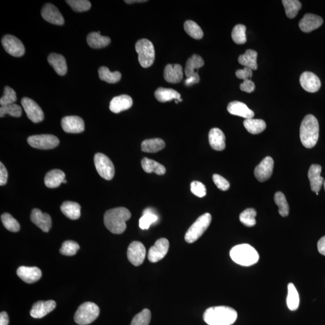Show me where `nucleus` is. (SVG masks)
<instances>
[{
    "mask_svg": "<svg viewBox=\"0 0 325 325\" xmlns=\"http://www.w3.org/2000/svg\"><path fill=\"white\" fill-rule=\"evenodd\" d=\"M203 318L208 325H232L237 320V313L230 307H213L204 312Z\"/></svg>",
    "mask_w": 325,
    "mask_h": 325,
    "instance_id": "nucleus-1",
    "label": "nucleus"
},
{
    "mask_svg": "<svg viewBox=\"0 0 325 325\" xmlns=\"http://www.w3.org/2000/svg\"><path fill=\"white\" fill-rule=\"evenodd\" d=\"M131 216L130 211L126 208L111 209L106 211L104 214L105 226L111 233L121 234L126 230V222L130 220Z\"/></svg>",
    "mask_w": 325,
    "mask_h": 325,
    "instance_id": "nucleus-2",
    "label": "nucleus"
},
{
    "mask_svg": "<svg viewBox=\"0 0 325 325\" xmlns=\"http://www.w3.org/2000/svg\"><path fill=\"white\" fill-rule=\"evenodd\" d=\"M319 136V125L316 117L308 115L302 121L300 127V139L302 145L307 149L316 146Z\"/></svg>",
    "mask_w": 325,
    "mask_h": 325,
    "instance_id": "nucleus-3",
    "label": "nucleus"
},
{
    "mask_svg": "<svg viewBox=\"0 0 325 325\" xmlns=\"http://www.w3.org/2000/svg\"><path fill=\"white\" fill-rule=\"evenodd\" d=\"M230 255L233 262L240 266L249 267L258 263V252L249 244H240L230 250Z\"/></svg>",
    "mask_w": 325,
    "mask_h": 325,
    "instance_id": "nucleus-4",
    "label": "nucleus"
},
{
    "mask_svg": "<svg viewBox=\"0 0 325 325\" xmlns=\"http://www.w3.org/2000/svg\"><path fill=\"white\" fill-rule=\"evenodd\" d=\"M99 308L93 302H87L79 307L75 316L76 323L80 325L91 324L98 318Z\"/></svg>",
    "mask_w": 325,
    "mask_h": 325,
    "instance_id": "nucleus-5",
    "label": "nucleus"
},
{
    "mask_svg": "<svg viewBox=\"0 0 325 325\" xmlns=\"http://www.w3.org/2000/svg\"><path fill=\"white\" fill-rule=\"evenodd\" d=\"M211 222V215L205 213L198 218L185 235L186 242L192 243L197 241L207 230Z\"/></svg>",
    "mask_w": 325,
    "mask_h": 325,
    "instance_id": "nucleus-6",
    "label": "nucleus"
},
{
    "mask_svg": "<svg viewBox=\"0 0 325 325\" xmlns=\"http://www.w3.org/2000/svg\"><path fill=\"white\" fill-rule=\"evenodd\" d=\"M136 51L140 65L145 68L153 65L155 60V50L152 43L146 39L138 41Z\"/></svg>",
    "mask_w": 325,
    "mask_h": 325,
    "instance_id": "nucleus-7",
    "label": "nucleus"
},
{
    "mask_svg": "<svg viewBox=\"0 0 325 325\" xmlns=\"http://www.w3.org/2000/svg\"><path fill=\"white\" fill-rule=\"evenodd\" d=\"M94 163L98 174L106 180H111L115 175V167L112 161L104 154L97 153L94 157Z\"/></svg>",
    "mask_w": 325,
    "mask_h": 325,
    "instance_id": "nucleus-8",
    "label": "nucleus"
},
{
    "mask_svg": "<svg viewBox=\"0 0 325 325\" xmlns=\"http://www.w3.org/2000/svg\"><path fill=\"white\" fill-rule=\"evenodd\" d=\"M27 142L34 149L40 150H51L59 146V140L51 134L34 135L27 139Z\"/></svg>",
    "mask_w": 325,
    "mask_h": 325,
    "instance_id": "nucleus-9",
    "label": "nucleus"
},
{
    "mask_svg": "<svg viewBox=\"0 0 325 325\" xmlns=\"http://www.w3.org/2000/svg\"><path fill=\"white\" fill-rule=\"evenodd\" d=\"M2 44L6 52L12 56L19 57L25 53L23 44L19 39L12 35H5L2 39Z\"/></svg>",
    "mask_w": 325,
    "mask_h": 325,
    "instance_id": "nucleus-10",
    "label": "nucleus"
},
{
    "mask_svg": "<svg viewBox=\"0 0 325 325\" xmlns=\"http://www.w3.org/2000/svg\"><path fill=\"white\" fill-rule=\"evenodd\" d=\"M21 104L26 113L29 120L33 123H39L44 120V115L43 110L33 99L25 97L21 99Z\"/></svg>",
    "mask_w": 325,
    "mask_h": 325,
    "instance_id": "nucleus-11",
    "label": "nucleus"
},
{
    "mask_svg": "<svg viewBox=\"0 0 325 325\" xmlns=\"http://www.w3.org/2000/svg\"><path fill=\"white\" fill-rule=\"evenodd\" d=\"M146 249L143 244L140 242L135 241L128 246L127 258L132 265L139 266L144 262L146 257Z\"/></svg>",
    "mask_w": 325,
    "mask_h": 325,
    "instance_id": "nucleus-12",
    "label": "nucleus"
},
{
    "mask_svg": "<svg viewBox=\"0 0 325 325\" xmlns=\"http://www.w3.org/2000/svg\"><path fill=\"white\" fill-rule=\"evenodd\" d=\"M169 248L168 240L162 238L157 240L154 245L151 247L148 258L151 263H157L166 256Z\"/></svg>",
    "mask_w": 325,
    "mask_h": 325,
    "instance_id": "nucleus-13",
    "label": "nucleus"
},
{
    "mask_svg": "<svg viewBox=\"0 0 325 325\" xmlns=\"http://www.w3.org/2000/svg\"><path fill=\"white\" fill-rule=\"evenodd\" d=\"M273 167H274V161L272 157H266L258 166H257L254 170V175L259 182H266L271 177Z\"/></svg>",
    "mask_w": 325,
    "mask_h": 325,
    "instance_id": "nucleus-14",
    "label": "nucleus"
},
{
    "mask_svg": "<svg viewBox=\"0 0 325 325\" xmlns=\"http://www.w3.org/2000/svg\"><path fill=\"white\" fill-rule=\"evenodd\" d=\"M61 125L63 130L67 133H81L85 131V122L82 119L77 116H69L64 117Z\"/></svg>",
    "mask_w": 325,
    "mask_h": 325,
    "instance_id": "nucleus-15",
    "label": "nucleus"
},
{
    "mask_svg": "<svg viewBox=\"0 0 325 325\" xmlns=\"http://www.w3.org/2000/svg\"><path fill=\"white\" fill-rule=\"evenodd\" d=\"M42 17L51 24L57 25H63L65 20L61 13L55 6L47 3L44 6L41 11Z\"/></svg>",
    "mask_w": 325,
    "mask_h": 325,
    "instance_id": "nucleus-16",
    "label": "nucleus"
},
{
    "mask_svg": "<svg viewBox=\"0 0 325 325\" xmlns=\"http://www.w3.org/2000/svg\"><path fill=\"white\" fill-rule=\"evenodd\" d=\"M300 83L302 88L310 93L317 92L321 87L319 78L311 72H305L302 74L300 77Z\"/></svg>",
    "mask_w": 325,
    "mask_h": 325,
    "instance_id": "nucleus-17",
    "label": "nucleus"
},
{
    "mask_svg": "<svg viewBox=\"0 0 325 325\" xmlns=\"http://www.w3.org/2000/svg\"><path fill=\"white\" fill-rule=\"evenodd\" d=\"M17 275L28 284L36 282L42 277L41 270L37 267L21 266L17 269Z\"/></svg>",
    "mask_w": 325,
    "mask_h": 325,
    "instance_id": "nucleus-18",
    "label": "nucleus"
},
{
    "mask_svg": "<svg viewBox=\"0 0 325 325\" xmlns=\"http://www.w3.org/2000/svg\"><path fill=\"white\" fill-rule=\"evenodd\" d=\"M56 307L55 301H39L32 307L30 316L34 318H41L53 311Z\"/></svg>",
    "mask_w": 325,
    "mask_h": 325,
    "instance_id": "nucleus-19",
    "label": "nucleus"
},
{
    "mask_svg": "<svg viewBox=\"0 0 325 325\" xmlns=\"http://www.w3.org/2000/svg\"><path fill=\"white\" fill-rule=\"evenodd\" d=\"M31 221L45 233H48L51 228V218L47 213H43L41 210L34 208L31 211Z\"/></svg>",
    "mask_w": 325,
    "mask_h": 325,
    "instance_id": "nucleus-20",
    "label": "nucleus"
},
{
    "mask_svg": "<svg viewBox=\"0 0 325 325\" xmlns=\"http://www.w3.org/2000/svg\"><path fill=\"white\" fill-rule=\"evenodd\" d=\"M204 65V61L201 56L194 54L187 61L185 67V75L187 79L195 78L200 79L198 70Z\"/></svg>",
    "mask_w": 325,
    "mask_h": 325,
    "instance_id": "nucleus-21",
    "label": "nucleus"
},
{
    "mask_svg": "<svg viewBox=\"0 0 325 325\" xmlns=\"http://www.w3.org/2000/svg\"><path fill=\"white\" fill-rule=\"evenodd\" d=\"M322 24L323 19L319 16L308 14L305 15L299 22V25L302 31L305 33H310L319 28Z\"/></svg>",
    "mask_w": 325,
    "mask_h": 325,
    "instance_id": "nucleus-22",
    "label": "nucleus"
},
{
    "mask_svg": "<svg viewBox=\"0 0 325 325\" xmlns=\"http://www.w3.org/2000/svg\"><path fill=\"white\" fill-rule=\"evenodd\" d=\"M321 167L318 165H312L308 171V178L310 180L311 191L317 193L320 191L323 184V178L321 176Z\"/></svg>",
    "mask_w": 325,
    "mask_h": 325,
    "instance_id": "nucleus-23",
    "label": "nucleus"
},
{
    "mask_svg": "<svg viewBox=\"0 0 325 325\" xmlns=\"http://www.w3.org/2000/svg\"><path fill=\"white\" fill-rule=\"evenodd\" d=\"M133 99L130 96L122 95L116 96L110 103V110L115 114H119L129 109L133 105Z\"/></svg>",
    "mask_w": 325,
    "mask_h": 325,
    "instance_id": "nucleus-24",
    "label": "nucleus"
},
{
    "mask_svg": "<svg viewBox=\"0 0 325 325\" xmlns=\"http://www.w3.org/2000/svg\"><path fill=\"white\" fill-rule=\"evenodd\" d=\"M227 110L230 114L239 116V117L247 119L253 118L254 112L251 111L244 103L240 101H233L230 103L227 107Z\"/></svg>",
    "mask_w": 325,
    "mask_h": 325,
    "instance_id": "nucleus-25",
    "label": "nucleus"
},
{
    "mask_svg": "<svg viewBox=\"0 0 325 325\" xmlns=\"http://www.w3.org/2000/svg\"><path fill=\"white\" fill-rule=\"evenodd\" d=\"M164 78L167 82L170 83H179L183 78V67L179 64H169L164 70Z\"/></svg>",
    "mask_w": 325,
    "mask_h": 325,
    "instance_id": "nucleus-26",
    "label": "nucleus"
},
{
    "mask_svg": "<svg viewBox=\"0 0 325 325\" xmlns=\"http://www.w3.org/2000/svg\"><path fill=\"white\" fill-rule=\"evenodd\" d=\"M208 139L213 150L221 151L225 149V136L220 128H212L208 134Z\"/></svg>",
    "mask_w": 325,
    "mask_h": 325,
    "instance_id": "nucleus-27",
    "label": "nucleus"
},
{
    "mask_svg": "<svg viewBox=\"0 0 325 325\" xmlns=\"http://www.w3.org/2000/svg\"><path fill=\"white\" fill-rule=\"evenodd\" d=\"M48 62L52 66L58 75L65 76L67 67L65 58L61 54L51 53L48 57Z\"/></svg>",
    "mask_w": 325,
    "mask_h": 325,
    "instance_id": "nucleus-28",
    "label": "nucleus"
},
{
    "mask_svg": "<svg viewBox=\"0 0 325 325\" xmlns=\"http://www.w3.org/2000/svg\"><path fill=\"white\" fill-rule=\"evenodd\" d=\"M65 179V174L62 170L54 169L47 173L44 182L47 188L53 189L59 187Z\"/></svg>",
    "mask_w": 325,
    "mask_h": 325,
    "instance_id": "nucleus-29",
    "label": "nucleus"
},
{
    "mask_svg": "<svg viewBox=\"0 0 325 325\" xmlns=\"http://www.w3.org/2000/svg\"><path fill=\"white\" fill-rule=\"evenodd\" d=\"M111 39L107 37H103L100 32H92L87 37V43L90 47L99 49L109 46L111 43Z\"/></svg>",
    "mask_w": 325,
    "mask_h": 325,
    "instance_id": "nucleus-30",
    "label": "nucleus"
},
{
    "mask_svg": "<svg viewBox=\"0 0 325 325\" xmlns=\"http://www.w3.org/2000/svg\"><path fill=\"white\" fill-rule=\"evenodd\" d=\"M62 211L65 216L71 220H77L80 218L81 215V207L75 202L66 201L63 202L60 207Z\"/></svg>",
    "mask_w": 325,
    "mask_h": 325,
    "instance_id": "nucleus-31",
    "label": "nucleus"
},
{
    "mask_svg": "<svg viewBox=\"0 0 325 325\" xmlns=\"http://www.w3.org/2000/svg\"><path fill=\"white\" fill-rule=\"evenodd\" d=\"M155 96L157 100L162 102L171 101L172 99L179 102L183 101L179 93L172 89L159 88L155 92Z\"/></svg>",
    "mask_w": 325,
    "mask_h": 325,
    "instance_id": "nucleus-32",
    "label": "nucleus"
},
{
    "mask_svg": "<svg viewBox=\"0 0 325 325\" xmlns=\"http://www.w3.org/2000/svg\"><path fill=\"white\" fill-rule=\"evenodd\" d=\"M257 51L252 50H247L245 53L240 55L239 57V62L244 67H248L251 70H257L258 68L257 65Z\"/></svg>",
    "mask_w": 325,
    "mask_h": 325,
    "instance_id": "nucleus-33",
    "label": "nucleus"
},
{
    "mask_svg": "<svg viewBox=\"0 0 325 325\" xmlns=\"http://www.w3.org/2000/svg\"><path fill=\"white\" fill-rule=\"evenodd\" d=\"M141 167L147 173L154 172L159 175H163L166 173V170L165 166L153 160L144 158L141 160Z\"/></svg>",
    "mask_w": 325,
    "mask_h": 325,
    "instance_id": "nucleus-34",
    "label": "nucleus"
},
{
    "mask_svg": "<svg viewBox=\"0 0 325 325\" xmlns=\"http://www.w3.org/2000/svg\"><path fill=\"white\" fill-rule=\"evenodd\" d=\"M165 147V142L163 140L156 138L144 140L141 145V150L143 152L155 153L162 150Z\"/></svg>",
    "mask_w": 325,
    "mask_h": 325,
    "instance_id": "nucleus-35",
    "label": "nucleus"
},
{
    "mask_svg": "<svg viewBox=\"0 0 325 325\" xmlns=\"http://www.w3.org/2000/svg\"><path fill=\"white\" fill-rule=\"evenodd\" d=\"M244 127L249 133L252 134H258L265 131L266 128V124L265 121L262 120H256V119H247L243 122Z\"/></svg>",
    "mask_w": 325,
    "mask_h": 325,
    "instance_id": "nucleus-36",
    "label": "nucleus"
},
{
    "mask_svg": "<svg viewBox=\"0 0 325 325\" xmlns=\"http://www.w3.org/2000/svg\"><path fill=\"white\" fill-rule=\"evenodd\" d=\"M287 305L290 310H297L299 306V295L295 285L290 283L288 285V294L287 297Z\"/></svg>",
    "mask_w": 325,
    "mask_h": 325,
    "instance_id": "nucleus-37",
    "label": "nucleus"
},
{
    "mask_svg": "<svg viewBox=\"0 0 325 325\" xmlns=\"http://www.w3.org/2000/svg\"><path fill=\"white\" fill-rule=\"evenodd\" d=\"M99 77L102 81L114 84L120 81L121 74L119 71L112 73L108 67L101 66L98 69Z\"/></svg>",
    "mask_w": 325,
    "mask_h": 325,
    "instance_id": "nucleus-38",
    "label": "nucleus"
},
{
    "mask_svg": "<svg viewBox=\"0 0 325 325\" xmlns=\"http://www.w3.org/2000/svg\"><path fill=\"white\" fill-rule=\"evenodd\" d=\"M285 8V14L289 18H294L302 8L300 2L298 0H283L282 2Z\"/></svg>",
    "mask_w": 325,
    "mask_h": 325,
    "instance_id": "nucleus-39",
    "label": "nucleus"
},
{
    "mask_svg": "<svg viewBox=\"0 0 325 325\" xmlns=\"http://www.w3.org/2000/svg\"><path fill=\"white\" fill-rule=\"evenodd\" d=\"M184 28L186 33L195 40H201L203 38V31L195 22L191 20L186 21Z\"/></svg>",
    "mask_w": 325,
    "mask_h": 325,
    "instance_id": "nucleus-40",
    "label": "nucleus"
},
{
    "mask_svg": "<svg viewBox=\"0 0 325 325\" xmlns=\"http://www.w3.org/2000/svg\"><path fill=\"white\" fill-rule=\"evenodd\" d=\"M274 200L275 204L278 207L279 214L282 217H287L289 214V206L285 195L281 192H276Z\"/></svg>",
    "mask_w": 325,
    "mask_h": 325,
    "instance_id": "nucleus-41",
    "label": "nucleus"
},
{
    "mask_svg": "<svg viewBox=\"0 0 325 325\" xmlns=\"http://www.w3.org/2000/svg\"><path fill=\"white\" fill-rule=\"evenodd\" d=\"M257 211L254 208L246 209L240 214L239 219L241 223L247 227H252L256 224V217Z\"/></svg>",
    "mask_w": 325,
    "mask_h": 325,
    "instance_id": "nucleus-42",
    "label": "nucleus"
},
{
    "mask_svg": "<svg viewBox=\"0 0 325 325\" xmlns=\"http://www.w3.org/2000/svg\"><path fill=\"white\" fill-rule=\"evenodd\" d=\"M1 220L3 225L9 231L16 233L20 230V225L11 214L8 213L3 214Z\"/></svg>",
    "mask_w": 325,
    "mask_h": 325,
    "instance_id": "nucleus-43",
    "label": "nucleus"
},
{
    "mask_svg": "<svg viewBox=\"0 0 325 325\" xmlns=\"http://www.w3.org/2000/svg\"><path fill=\"white\" fill-rule=\"evenodd\" d=\"M246 27L242 24H238L234 27L231 37L235 43L242 45L246 43Z\"/></svg>",
    "mask_w": 325,
    "mask_h": 325,
    "instance_id": "nucleus-44",
    "label": "nucleus"
},
{
    "mask_svg": "<svg viewBox=\"0 0 325 325\" xmlns=\"http://www.w3.org/2000/svg\"><path fill=\"white\" fill-rule=\"evenodd\" d=\"M157 220H158V217L151 212L149 209H147L144 211L142 217L140 219L139 227L141 230L149 229L151 225L156 223Z\"/></svg>",
    "mask_w": 325,
    "mask_h": 325,
    "instance_id": "nucleus-45",
    "label": "nucleus"
},
{
    "mask_svg": "<svg viewBox=\"0 0 325 325\" xmlns=\"http://www.w3.org/2000/svg\"><path fill=\"white\" fill-rule=\"evenodd\" d=\"M6 115H9L12 117L19 118L22 115V109L17 104H11L2 106L0 108V117H4Z\"/></svg>",
    "mask_w": 325,
    "mask_h": 325,
    "instance_id": "nucleus-46",
    "label": "nucleus"
},
{
    "mask_svg": "<svg viewBox=\"0 0 325 325\" xmlns=\"http://www.w3.org/2000/svg\"><path fill=\"white\" fill-rule=\"evenodd\" d=\"M66 3L77 12L88 11L91 8V3L88 0H67Z\"/></svg>",
    "mask_w": 325,
    "mask_h": 325,
    "instance_id": "nucleus-47",
    "label": "nucleus"
},
{
    "mask_svg": "<svg viewBox=\"0 0 325 325\" xmlns=\"http://www.w3.org/2000/svg\"><path fill=\"white\" fill-rule=\"evenodd\" d=\"M79 249V244L75 241L67 240L62 244L60 252L63 256H73L76 255Z\"/></svg>",
    "mask_w": 325,
    "mask_h": 325,
    "instance_id": "nucleus-48",
    "label": "nucleus"
},
{
    "mask_svg": "<svg viewBox=\"0 0 325 325\" xmlns=\"http://www.w3.org/2000/svg\"><path fill=\"white\" fill-rule=\"evenodd\" d=\"M151 318V311L149 309H144L134 316L130 325H149Z\"/></svg>",
    "mask_w": 325,
    "mask_h": 325,
    "instance_id": "nucleus-49",
    "label": "nucleus"
},
{
    "mask_svg": "<svg viewBox=\"0 0 325 325\" xmlns=\"http://www.w3.org/2000/svg\"><path fill=\"white\" fill-rule=\"evenodd\" d=\"M17 101V93L14 89L9 86H6L4 90V95L0 99V104L2 106L14 104Z\"/></svg>",
    "mask_w": 325,
    "mask_h": 325,
    "instance_id": "nucleus-50",
    "label": "nucleus"
},
{
    "mask_svg": "<svg viewBox=\"0 0 325 325\" xmlns=\"http://www.w3.org/2000/svg\"><path fill=\"white\" fill-rule=\"evenodd\" d=\"M191 190L192 194L199 198H203L207 194L205 185L199 182H192Z\"/></svg>",
    "mask_w": 325,
    "mask_h": 325,
    "instance_id": "nucleus-51",
    "label": "nucleus"
},
{
    "mask_svg": "<svg viewBox=\"0 0 325 325\" xmlns=\"http://www.w3.org/2000/svg\"><path fill=\"white\" fill-rule=\"evenodd\" d=\"M213 180L215 186L218 187L219 189L221 190V191H226L229 189L230 187V183L224 178L223 176L218 174H214L213 176Z\"/></svg>",
    "mask_w": 325,
    "mask_h": 325,
    "instance_id": "nucleus-52",
    "label": "nucleus"
},
{
    "mask_svg": "<svg viewBox=\"0 0 325 325\" xmlns=\"http://www.w3.org/2000/svg\"><path fill=\"white\" fill-rule=\"evenodd\" d=\"M236 75L238 79L244 80H249L252 77L253 73L252 70L248 67H244L243 69L237 70Z\"/></svg>",
    "mask_w": 325,
    "mask_h": 325,
    "instance_id": "nucleus-53",
    "label": "nucleus"
},
{
    "mask_svg": "<svg viewBox=\"0 0 325 325\" xmlns=\"http://www.w3.org/2000/svg\"><path fill=\"white\" fill-rule=\"evenodd\" d=\"M241 91L247 93H251L254 91L256 88L255 84L250 80H245L240 86Z\"/></svg>",
    "mask_w": 325,
    "mask_h": 325,
    "instance_id": "nucleus-54",
    "label": "nucleus"
},
{
    "mask_svg": "<svg viewBox=\"0 0 325 325\" xmlns=\"http://www.w3.org/2000/svg\"><path fill=\"white\" fill-rule=\"evenodd\" d=\"M8 178V170L2 163H0V185L5 186L7 183Z\"/></svg>",
    "mask_w": 325,
    "mask_h": 325,
    "instance_id": "nucleus-55",
    "label": "nucleus"
},
{
    "mask_svg": "<svg viewBox=\"0 0 325 325\" xmlns=\"http://www.w3.org/2000/svg\"><path fill=\"white\" fill-rule=\"evenodd\" d=\"M317 249L318 252L325 256V236L323 237H321V239L318 240L317 243Z\"/></svg>",
    "mask_w": 325,
    "mask_h": 325,
    "instance_id": "nucleus-56",
    "label": "nucleus"
},
{
    "mask_svg": "<svg viewBox=\"0 0 325 325\" xmlns=\"http://www.w3.org/2000/svg\"><path fill=\"white\" fill-rule=\"evenodd\" d=\"M9 316L7 313L3 311L0 314V325H8L9 324Z\"/></svg>",
    "mask_w": 325,
    "mask_h": 325,
    "instance_id": "nucleus-57",
    "label": "nucleus"
},
{
    "mask_svg": "<svg viewBox=\"0 0 325 325\" xmlns=\"http://www.w3.org/2000/svg\"><path fill=\"white\" fill-rule=\"evenodd\" d=\"M147 1H143V0H136V1H134V0H125V2L127 3V4H133V3H143V2H147Z\"/></svg>",
    "mask_w": 325,
    "mask_h": 325,
    "instance_id": "nucleus-58",
    "label": "nucleus"
},
{
    "mask_svg": "<svg viewBox=\"0 0 325 325\" xmlns=\"http://www.w3.org/2000/svg\"><path fill=\"white\" fill-rule=\"evenodd\" d=\"M323 185H324V191H325V181L323 183Z\"/></svg>",
    "mask_w": 325,
    "mask_h": 325,
    "instance_id": "nucleus-59",
    "label": "nucleus"
}]
</instances>
